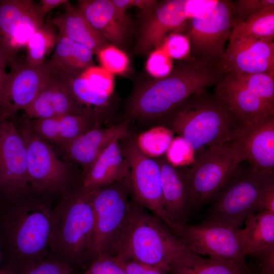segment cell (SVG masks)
<instances>
[{
    "label": "cell",
    "mask_w": 274,
    "mask_h": 274,
    "mask_svg": "<svg viewBox=\"0 0 274 274\" xmlns=\"http://www.w3.org/2000/svg\"><path fill=\"white\" fill-rule=\"evenodd\" d=\"M51 196L30 186L15 194L0 193L2 265L21 274L49 256Z\"/></svg>",
    "instance_id": "1"
},
{
    "label": "cell",
    "mask_w": 274,
    "mask_h": 274,
    "mask_svg": "<svg viewBox=\"0 0 274 274\" xmlns=\"http://www.w3.org/2000/svg\"><path fill=\"white\" fill-rule=\"evenodd\" d=\"M224 74L199 60H184L167 76L138 87L127 107L129 116L141 121L161 119L189 97L216 85Z\"/></svg>",
    "instance_id": "2"
},
{
    "label": "cell",
    "mask_w": 274,
    "mask_h": 274,
    "mask_svg": "<svg viewBox=\"0 0 274 274\" xmlns=\"http://www.w3.org/2000/svg\"><path fill=\"white\" fill-rule=\"evenodd\" d=\"M95 215L90 192L80 186L61 196L51 215L49 256L84 271L94 258Z\"/></svg>",
    "instance_id": "3"
},
{
    "label": "cell",
    "mask_w": 274,
    "mask_h": 274,
    "mask_svg": "<svg viewBox=\"0 0 274 274\" xmlns=\"http://www.w3.org/2000/svg\"><path fill=\"white\" fill-rule=\"evenodd\" d=\"M162 119L163 125L183 138L195 153L232 141L242 126L222 100L206 90L192 95Z\"/></svg>",
    "instance_id": "4"
},
{
    "label": "cell",
    "mask_w": 274,
    "mask_h": 274,
    "mask_svg": "<svg viewBox=\"0 0 274 274\" xmlns=\"http://www.w3.org/2000/svg\"><path fill=\"white\" fill-rule=\"evenodd\" d=\"M186 251L165 223L131 199L130 218L115 258L135 260L168 272L170 264Z\"/></svg>",
    "instance_id": "5"
},
{
    "label": "cell",
    "mask_w": 274,
    "mask_h": 274,
    "mask_svg": "<svg viewBox=\"0 0 274 274\" xmlns=\"http://www.w3.org/2000/svg\"><path fill=\"white\" fill-rule=\"evenodd\" d=\"M244 161L234 141L210 147L191 165L177 168L183 181L189 209L199 208L214 199Z\"/></svg>",
    "instance_id": "6"
},
{
    "label": "cell",
    "mask_w": 274,
    "mask_h": 274,
    "mask_svg": "<svg viewBox=\"0 0 274 274\" xmlns=\"http://www.w3.org/2000/svg\"><path fill=\"white\" fill-rule=\"evenodd\" d=\"M273 180L274 175L250 165L239 166L231 180L214 198L207 220L239 228L248 218L257 213L261 197Z\"/></svg>",
    "instance_id": "7"
},
{
    "label": "cell",
    "mask_w": 274,
    "mask_h": 274,
    "mask_svg": "<svg viewBox=\"0 0 274 274\" xmlns=\"http://www.w3.org/2000/svg\"><path fill=\"white\" fill-rule=\"evenodd\" d=\"M90 192L95 215L94 258L99 255L115 257L130 216L127 180Z\"/></svg>",
    "instance_id": "8"
},
{
    "label": "cell",
    "mask_w": 274,
    "mask_h": 274,
    "mask_svg": "<svg viewBox=\"0 0 274 274\" xmlns=\"http://www.w3.org/2000/svg\"><path fill=\"white\" fill-rule=\"evenodd\" d=\"M26 117L17 127L26 152L29 186L38 192L62 196L79 186L69 166L57 158L50 144L32 130Z\"/></svg>",
    "instance_id": "9"
},
{
    "label": "cell",
    "mask_w": 274,
    "mask_h": 274,
    "mask_svg": "<svg viewBox=\"0 0 274 274\" xmlns=\"http://www.w3.org/2000/svg\"><path fill=\"white\" fill-rule=\"evenodd\" d=\"M122 154L129 165L126 178L131 199L151 211L174 233L176 225L167 214L163 204L160 167L156 159L143 154L135 139L128 134L123 139Z\"/></svg>",
    "instance_id": "10"
},
{
    "label": "cell",
    "mask_w": 274,
    "mask_h": 274,
    "mask_svg": "<svg viewBox=\"0 0 274 274\" xmlns=\"http://www.w3.org/2000/svg\"><path fill=\"white\" fill-rule=\"evenodd\" d=\"M174 234L187 250L199 255L245 262L242 229L224 223L206 220L197 224H177Z\"/></svg>",
    "instance_id": "11"
},
{
    "label": "cell",
    "mask_w": 274,
    "mask_h": 274,
    "mask_svg": "<svg viewBox=\"0 0 274 274\" xmlns=\"http://www.w3.org/2000/svg\"><path fill=\"white\" fill-rule=\"evenodd\" d=\"M234 15V2L220 0L205 15L188 21L186 36L193 59L218 67L225 52V43L231 35Z\"/></svg>",
    "instance_id": "12"
},
{
    "label": "cell",
    "mask_w": 274,
    "mask_h": 274,
    "mask_svg": "<svg viewBox=\"0 0 274 274\" xmlns=\"http://www.w3.org/2000/svg\"><path fill=\"white\" fill-rule=\"evenodd\" d=\"M217 1L168 0L157 3L145 14L136 45L140 53L158 47L167 35L183 26L194 17H201L210 12Z\"/></svg>",
    "instance_id": "13"
},
{
    "label": "cell",
    "mask_w": 274,
    "mask_h": 274,
    "mask_svg": "<svg viewBox=\"0 0 274 274\" xmlns=\"http://www.w3.org/2000/svg\"><path fill=\"white\" fill-rule=\"evenodd\" d=\"M44 17L31 0H0V51L6 65L11 66L19 50L43 27Z\"/></svg>",
    "instance_id": "14"
},
{
    "label": "cell",
    "mask_w": 274,
    "mask_h": 274,
    "mask_svg": "<svg viewBox=\"0 0 274 274\" xmlns=\"http://www.w3.org/2000/svg\"><path fill=\"white\" fill-rule=\"evenodd\" d=\"M218 67L224 74L236 77L274 75L273 39L254 40L231 34Z\"/></svg>",
    "instance_id": "15"
},
{
    "label": "cell",
    "mask_w": 274,
    "mask_h": 274,
    "mask_svg": "<svg viewBox=\"0 0 274 274\" xmlns=\"http://www.w3.org/2000/svg\"><path fill=\"white\" fill-rule=\"evenodd\" d=\"M11 67L5 97L0 106V122L28 108L41 91L52 70L49 60L42 64L32 65L17 58Z\"/></svg>",
    "instance_id": "16"
},
{
    "label": "cell",
    "mask_w": 274,
    "mask_h": 274,
    "mask_svg": "<svg viewBox=\"0 0 274 274\" xmlns=\"http://www.w3.org/2000/svg\"><path fill=\"white\" fill-rule=\"evenodd\" d=\"M29 186L27 152L14 122H0V193L12 195Z\"/></svg>",
    "instance_id": "17"
},
{
    "label": "cell",
    "mask_w": 274,
    "mask_h": 274,
    "mask_svg": "<svg viewBox=\"0 0 274 274\" xmlns=\"http://www.w3.org/2000/svg\"><path fill=\"white\" fill-rule=\"evenodd\" d=\"M233 141L239 147L244 161L250 166L274 175V115L242 125Z\"/></svg>",
    "instance_id": "18"
},
{
    "label": "cell",
    "mask_w": 274,
    "mask_h": 274,
    "mask_svg": "<svg viewBox=\"0 0 274 274\" xmlns=\"http://www.w3.org/2000/svg\"><path fill=\"white\" fill-rule=\"evenodd\" d=\"M24 111L30 120L80 115L95 118L101 123L105 120L100 113L77 103L60 79L53 73L36 98Z\"/></svg>",
    "instance_id": "19"
},
{
    "label": "cell",
    "mask_w": 274,
    "mask_h": 274,
    "mask_svg": "<svg viewBox=\"0 0 274 274\" xmlns=\"http://www.w3.org/2000/svg\"><path fill=\"white\" fill-rule=\"evenodd\" d=\"M129 123L128 119L107 128L96 127L59 147L70 160L81 167L82 176L111 143L129 134Z\"/></svg>",
    "instance_id": "20"
},
{
    "label": "cell",
    "mask_w": 274,
    "mask_h": 274,
    "mask_svg": "<svg viewBox=\"0 0 274 274\" xmlns=\"http://www.w3.org/2000/svg\"><path fill=\"white\" fill-rule=\"evenodd\" d=\"M214 94L227 105L242 125H248L267 115H274V107L232 75L224 74L216 85Z\"/></svg>",
    "instance_id": "21"
},
{
    "label": "cell",
    "mask_w": 274,
    "mask_h": 274,
    "mask_svg": "<svg viewBox=\"0 0 274 274\" xmlns=\"http://www.w3.org/2000/svg\"><path fill=\"white\" fill-rule=\"evenodd\" d=\"M77 8L92 26L108 41L124 43L129 25L126 13L118 10L110 0H80Z\"/></svg>",
    "instance_id": "22"
},
{
    "label": "cell",
    "mask_w": 274,
    "mask_h": 274,
    "mask_svg": "<svg viewBox=\"0 0 274 274\" xmlns=\"http://www.w3.org/2000/svg\"><path fill=\"white\" fill-rule=\"evenodd\" d=\"M101 124L95 118L80 115H66L29 121L31 128L38 136L49 144L59 147L100 126Z\"/></svg>",
    "instance_id": "23"
},
{
    "label": "cell",
    "mask_w": 274,
    "mask_h": 274,
    "mask_svg": "<svg viewBox=\"0 0 274 274\" xmlns=\"http://www.w3.org/2000/svg\"><path fill=\"white\" fill-rule=\"evenodd\" d=\"M116 140L102 152L90 169L80 180V187L90 192L127 178L129 165Z\"/></svg>",
    "instance_id": "24"
},
{
    "label": "cell",
    "mask_w": 274,
    "mask_h": 274,
    "mask_svg": "<svg viewBox=\"0 0 274 274\" xmlns=\"http://www.w3.org/2000/svg\"><path fill=\"white\" fill-rule=\"evenodd\" d=\"M63 6L64 12L48 21L58 30V34L87 47L93 54L109 45V41L92 26L77 7L68 1Z\"/></svg>",
    "instance_id": "25"
},
{
    "label": "cell",
    "mask_w": 274,
    "mask_h": 274,
    "mask_svg": "<svg viewBox=\"0 0 274 274\" xmlns=\"http://www.w3.org/2000/svg\"><path fill=\"white\" fill-rule=\"evenodd\" d=\"M168 274H250L248 266L233 260L203 258L187 250L169 265Z\"/></svg>",
    "instance_id": "26"
},
{
    "label": "cell",
    "mask_w": 274,
    "mask_h": 274,
    "mask_svg": "<svg viewBox=\"0 0 274 274\" xmlns=\"http://www.w3.org/2000/svg\"><path fill=\"white\" fill-rule=\"evenodd\" d=\"M160 167L164 209L176 224L185 223L189 208L184 184L177 168L165 159H157Z\"/></svg>",
    "instance_id": "27"
},
{
    "label": "cell",
    "mask_w": 274,
    "mask_h": 274,
    "mask_svg": "<svg viewBox=\"0 0 274 274\" xmlns=\"http://www.w3.org/2000/svg\"><path fill=\"white\" fill-rule=\"evenodd\" d=\"M93 55L87 47L58 33L54 53L49 60L52 72L79 76L93 65Z\"/></svg>",
    "instance_id": "28"
},
{
    "label": "cell",
    "mask_w": 274,
    "mask_h": 274,
    "mask_svg": "<svg viewBox=\"0 0 274 274\" xmlns=\"http://www.w3.org/2000/svg\"><path fill=\"white\" fill-rule=\"evenodd\" d=\"M242 229L245 256L274 247V213L259 212L248 218Z\"/></svg>",
    "instance_id": "29"
},
{
    "label": "cell",
    "mask_w": 274,
    "mask_h": 274,
    "mask_svg": "<svg viewBox=\"0 0 274 274\" xmlns=\"http://www.w3.org/2000/svg\"><path fill=\"white\" fill-rule=\"evenodd\" d=\"M65 86L74 99L81 106L102 114V109L109 104L110 96L93 88L79 76L52 72Z\"/></svg>",
    "instance_id": "30"
},
{
    "label": "cell",
    "mask_w": 274,
    "mask_h": 274,
    "mask_svg": "<svg viewBox=\"0 0 274 274\" xmlns=\"http://www.w3.org/2000/svg\"><path fill=\"white\" fill-rule=\"evenodd\" d=\"M231 34L254 40L273 39L274 6L265 8L235 24Z\"/></svg>",
    "instance_id": "31"
},
{
    "label": "cell",
    "mask_w": 274,
    "mask_h": 274,
    "mask_svg": "<svg viewBox=\"0 0 274 274\" xmlns=\"http://www.w3.org/2000/svg\"><path fill=\"white\" fill-rule=\"evenodd\" d=\"M50 22L44 23L29 40L25 60L32 65H40L46 62L47 58L54 49L58 34Z\"/></svg>",
    "instance_id": "32"
},
{
    "label": "cell",
    "mask_w": 274,
    "mask_h": 274,
    "mask_svg": "<svg viewBox=\"0 0 274 274\" xmlns=\"http://www.w3.org/2000/svg\"><path fill=\"white\" fill-rule=\"evenodd\" d=\"M174 133L168 127L159 125L140 133L135 142L143 154L155 159L165 154L175 138Z\"/></svg>",
    "instance_id": "33"
},
{
    "label": "cell",
    "mask_w": 274,
    "mask_h": 274,
    "mask_svg": "<svg viewBox=\"0 0 274 274\" xmlns=\"http://www.w3.org/2000/svg\"><path fill=\"white\" fill-rule=\"evenodd\" d=\"M236 78L261 99L274 107L273 75L256 74Z\"/></svg>",
    "instance_id": "34"
},
{
    "label": "cell",
    "mask_w": 274,
    "mask_h": 274,
    "mask_svg": "<svg viewBox=\"0 0 274 274\" xmlns=\"http://www.w3.org/2000/svg\"><path fill=\"white\" fill-rule=\"evenodd\" d=\"M195 152L182 137L173 140L165 153V159L173 167H183L193 164L196 159Z\"/></svg>",
    "instance_id": "35"
},
{
    "label": "cell",
    "mask_w": 274,
    "mask_h": 274,
    "mask_svg": "<svg viewBox=\"0 0 274 274\" xmlns=\"http://www.w3.org/2000/svg\"><path fill=\"white\" fill-rule=\"evenodd\" d=\"M101 67L114 75L122 74L128 68L129 59L126 54L113 45H109L97 54Z\"/></svg>",
    "instance_id": "36"
},
{
    "label": "cell",
    "mask_w": 274,
    "mask_h": 274,
    "mask_svg": "<svg viewBox=\"0 0 274 274\" xmlns=\"http://www.w3.org/2000/svg\"><path fill=\"white\" fill-rule=\"evenodd\" d=\"M96 90L111 97L114 88L113 75L101 66L92 65L80 75Z\"/></svg>",
    "instance_id": "37"
},
{
    "label": "cell",
    "mask_w": 274,
    "mask_h": 274,
    "mask_svg": "<svg viewBox=\"0 0 274 274\" xmlns=\"http://www.w3.org/2000/svg\"><path fill=\"white\" fill-rule=\"evenodd\" d=\"M171 58L189 60L191 56L189 39L186 35L172 33L168 35L158 47Z\"/></svg>",
    "instance_id": "38"
},
{
    "label": "cell",
    "mask_w": 274,
    "mask_h": 274,
    "mask_svg": "<svg viewBox=\"0 0 274 274\" xmlns=\"http://www.w3.org/2000/svg\"><path fill=\"white\" fill-rule=\"evenodd\" d=\"M173 68L172 59L159 47L150 54L146 65L147 72L157 79L168 76Z\"/></svg>",
    "instance_id": "39"
},
{
    "label": "cell",
    "mask_w": 274,
    "mask_h": 274,
    "mask_svg": "<svg viewBox=\"0 0 274 274\" xmlns=\"http://www.w3.org/2000/svg\"><path fill=\"white\" fill-rule=\"evenodd\" d=\"M75 272L66 263L49 255L29 267L21 274H73Z\"/></svg>",
    "instance_id": "40"
},
{
    "label": "cell",
    "mask_w": 274,
    "mask_h": 274,
    "mask_svg": "<svg viewBox=\"0 0 274 274\" xmlns=\"http://www.w3.org/2000/svg\"><path fill=\"white\" fill-rule=\"evenodd\" d=\"M273 6V0H240L234 2V25L265 8Z\"/></svg>",
    "instance_id": "41"
},
{
    "label": "cell",
    "mask_w": 274,
    "mask_h": 274,
    "mask_svg": "<svg viewBox=\"0 0 274 274\" xmlns=\"http://www.w3.org/2000/svg\"><path fill=\"white\" fill-rule=\"evenodd\" d=\"M81 274H126L116 259L107 255L96 256Z\"/></svg>",
    "instance_id": "42"
},
{
    "label": "cell",
    "mask_w": 274,
    "mask_h": 274,
    "mask_svg": "<svg viewBox=\"0 0 274 274\" xmlns=\"http://www.w3.org/2000/svg\"><path fill=\"white\" fill-rule=\"evenodd\" d=\"M116 260L126 274H168V271L164 268L135 260Z\"/></svg>",
    "instance_id": "43"
},
{
    "label": "cell",
    "mask_w": 274,
    "mask_h": 274,
    "mask_svg": "<svg viewBox=\"0 0 274 274\" xmlns=\"http://www.w3.org/2000/svg\"><path fill=\"white\" fill-rule=\"evenodd\" d=\"M113 4L121 12L126 13V10L131 7L141 9L144 14L152 10L158 3L154 0H113Z\"/></svg>",
    "instance_id": "44"
},
{
    "label": "cell",
    "mask_w": 274,
    "mask_h": 274,
    "mask_svg": "<svg viewBox=\"0 0 274 274\" xmlns=\"http://www.w3.org/2000/svg\"><path fill=\"white\" fill-rule=\"evenodd\" d=\"M253 256L257 258L260 271L265 274H274V247L260 251Z\"/></svg>",
    "instance_id": "45"
},
{
    "label": "cell",
    "mask_w": 274,
    "mask_h": 274,
    "mask_svg": "<svg viewBox=\"0 0 274 274\" xmlns=\"http://www.w3.org/2000/svg\"><path fill=\"white\" fill-rule=\"evenodd\" d=\"M264 211L274 213V182L267 187L258 203L257 213Z\"/></svg>",
    "instance_id": "46"
},
{
    "label": "cell",
    "mask_w": 274,
    "mask_h": 274,
    "mask_svg": "<svg viewBox=\"0 0 274 274\" xmlns=\"http://www.w3.org/2000/svg\"><path fill=\"white\" fill-rule=\"evenodd\" d=\"M6 66L5 58L0 51V106L4 101L9 82V75L6 72Z\"/></svg>",
    "instance_id": "47"
},
{
    "label": "cell",
    "mask_w": 274,
    "mask_h": 274,
    "mask_svg": "<svg viewBox=\"0 0 274 274\" xmlns=\"http://www.w3.org/2000/svg\"><path fill=\"white\" fill-rule=\"evenodd\" d=\"M67 1L66 0H42L39 5L42 14L45 16L48 12L63 5Z\"/></svg>",
    "instance_id": "48"
},
{
    "label": "cell",
    "mask_w": 274,
    "mask_h": 274,
    "mask_svg": "<svg viewBox=\"0 0 274 274\" xmlns=\"http://www.w3.org/2000/svg\"><path fill=\"white\" fill-rule=\"evenodd\" d=\"M0 274H17V273L9 266L2 265L0 268Z\"/></svg>",
    "instance_id": "49"
},
{
    "label": "cell",
    "mask_w": 274,
    "mask_h": 274,
    "mask_svg": "<svg viewBox=\"0 0 274 274\" xmlns=\"http://www.w3.org/2000/svg\"><path fill=\"white\" fill-rule=\"evenodd\" d=\"M3 260V254H2V252L1 248H0V268H1V267L2 266V265Z\"/></svg>",
    "instance_id": "50"
},
{
    "label": "cell",
    "mask_w": 274,
    "mask_h": 274,
    "mask_svg": "<svg viewBox=\"0 0 274 274\" xmlns=\"http://www.w3.org/2000/svg\"><path fill=\"white\" fill-rule=\"evenodd\" d=\"M250 274H265L263 272L261 271H260L259 272H255V273H251Z\"/></svg>",
    "instance_id": "51"
},
{
    "label": "cell",
    "mask_w": 274,
    "mask_h": 274,
    "mask_svg": "<svg viewBox=\"0 0 274 274\" xmlns=\"http://www.w3.org/2000/svg\"><path fill=\"white\" fill-rule=\"evenodd\" d=\"M73 274H76V273H75H75H74Z\"/></svg>",
    "instance_id": "52"
}]
</instances>
